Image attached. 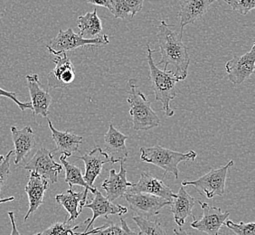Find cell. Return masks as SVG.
Listing matches in <instances>:
<instances>
[{
    "instance_id": "cell-1",
    "label": "cell",
    "mask_w": 255,
    "mask_h": 235,
    "mask_svg": "<svg viewBox=\"0 0 255 235\" xmlns=\"http://www.w3.org/2000/svg\"><path fill=\"white\" fill-rule=\"evenodd\" d=\"M157 36L161 53L160 62L157 65L164 64L163 70H167V66L172 65L176 69L175 74L186 80L190 57L188 48L183 42V31L161 21L157 28Z\"/></svg>"
},
{
    "instance_id": "cell-2",
    "label": "cell",
    "mask_w": 255,
    "mask_h": 235,
    "mask_svg": "<svg viewBox=\"0 0 255 235\" xmlns=\"http://www.w3.org/2000/svg\"><path fill=\"white\" fill-rule=\"evenodd\" d=\"M147 62L149 68V81L151 84L155 99L161 103L163 112L167 118L175 115V110L170 108V102L177 97V89L176 84L184 81L181 77L177 76L173 70H161L154 63L152 54L157 50L150 48V45L147 44Z\"/></svg>"
},
{
    "instance_id": "cell-3",
    "label": "cell",
    "mask_w": 255,
    "mask_h": 235,
    "mask_svg": "<svg viewBox=\"0 0 255 235\" xmlns=\"http://www.w3.org/2000/svg\"><path fill=\"white\" fill-rule=\"evenodd\" d=\"M127 102L130 107L133 128L137 131L148 130L160 125V118L151 108V103L137 87V80L129 79L126 86Z\"/></svg>"
},
{
    "instance_id": "cell-4",
    "label": "cell",
    "mask_w": 255,
    "mask_h": 235,
    "mask_svg": "<svg viewBox=\"0 0 255 235\" xmlns=\"http://www.w3.org/2000/svg\"><path fill=\"white\" fill-rule=\"evenodd\" d=\"M196 157L197 154L193 150L187 153H179L160 146L140 148L141 161L155 165L163 169L165 173H172L176 179L179 176L178 165L181 162L194 161Z\"/></svg>"
},
{
    "instance_id": "cell-5",
    "label": "cell",
    "mask_w": 255,
    "mask_h": 235,
    "mask_svg": "<svg viewBox=\"0 0 255 235\" xmlns=\"http://www.w3.org/2000/svg\"><path fill=\"white\" fill-rule=\"evenodd\" d=\"M109 43L110 39L107 34H102L93 39H85L80 34H75L72 28H68L65 31L60 30L58 34L50 41V44H47L46 47L51 54L56 56L79 47L89 45L92 47H99Z\"/></svg>"
},
{
    "instance_id": "cell-6",
    "label": "cell",
    "mask_w": 255,
    "mask_h": 235,
    "mask_svg": "<svg viewBox=\"0 0 255 235\" xmlns=\"http://www.w3.org/2000/svg\"><path fill=\"white\" fill-rule=\"evenodd\" d=\"M234 164V160H230L226 166L211 170L196 180L182 182V186H194L200 195L206 196L208 199H212L215 196H222L225 194L227 173Z\"/></svg>"
},
{
    "instance_id": "cell-7",
    "label": "cell",
    "mask_w": 255,
    "mask_h": 235,
    "mask_svg": "<svg viewBox=\"0 0 255 235\" xmlns=\"http://www.w3.org/2000/svg\"><path fill=\"white\" fill-rule=\"evenodd\" d=\"M24 168L43 177L49 184H55L58 181V176L63 170L62 165L54 161L53 152L44 147L36 151Z\"/></svg>"
},
{
    "instance_id": "cell-8",
    "label": "cell",
    "mask_w": 255,
    "mask_h": 235,
    "mask_svg": "<svg viewBox=\"0 0 255 235\" xmlns=\"http://www.w3.org/2000/svg\"><path fill=\"white\" fill-rule=\"evenodd\" d=\"M123 197L126 199L130 209L137 214V216L145 219L158 215L162 208L171 204V202L164 198L144 193L125 194Z\"/></svg>"
},
{
    "instance_id": "cell-9",
    "label": "cell",
    "mask_w": 255,
    "mask_h": 235,
    "mask_svg": "<svg viewBox=\"0 0 255 235\" xmlns=\"http://www.w3.org/2000/svg\"><path fill=\"white\" fill-rule=\"evenodd\" d=\"M226 73L228 80L234 84H242L255 73V44L246 54L234 56L226 64Z\"/></svg>"
},
{
    "instance_id": "cell-10",
    "label": "cell",
    "mask_w": 255,
    "mask_h": 235,
    "mask_svg": "<svg viewBox=\"0 0 255 235\" xmlns=\"http://www.w3.org/2000/svg\"><path fill=\"white\" fill-rule=\"evenodd\" d=\"M203 210V217L191 224L192 228L207 235H219V231L230 216L229 212H222L221 208L210 206L206 203L197 201Z\"/></svg>"
},
{
    "instance_id": "cell-11",
    "label": "cell",
    "mask_w": 255,
    "mask_h": 235,
    "mask_svg": "<svg viewBox=\"0 0 255 235\" xmlns=\"http://www.w3.org/2000/svg\"><path fill=\"white\" fill-rule=\"evenodd\" d=\"M55 67L47 75V83L49 88H66L74 83L75 70L71 59L66 53L56 55L53 60Z\"/></svg>"
},
{
    "instance_id": "cell-12",
    "label": "cell",
    "mask_w": 255,
    "mask_h": 235,
    "mask_svg": "<svg viewBox=\"0 0 255 235\" xmlns=\"http://www.w3.org/2000/svg\"><path fill=\"white\" fill-rule=\"evenodd\" d=\"M144 193L148 195L158 196L168 201H172L176 194L164 182L153 177L147 172H141L139 180L136 184H132L127 189L126 194Z\"/></svg>"
},
{
    "instance_id": "cell-13",
    "label": "cell",
    "mask_w": 255,
    "mask_h": 235,
    "mask_svg": "<svg viewBox=\"0 0 255 235\" xmlns=\"http://www.w3.org/2000/svg\"><path fill=\"white\" fill-rule=\"evenodd\" d=\"M27 88L29 91L31 105L33 115H39L47 118L49 114V107L52 103V97L47 91L41 87L37 74H28L25 76Z\"/></svg>"
},
{
    "instance_id": "cell-14",
    "label": "cell",
    "mask_w": 255,
    "mask_h": 235,
    "mask_svg": "<svg viewBox=\"0 0 255 235\" xmlns=\"http://www.w3.org/2000/svg\"><path fill=\"white\" fill-rule=\"evenodd\" d=\"M127 139L128 136L116 129L113 123L110 124L108 131L104 135V152L108 155L112 164L126 161L128 156V149L126 146Z\"/></svg>"
},
{
    "instance_id": "cell-15",
    "label": "cell",
    "mask_w": 255,
    "mask_h": 235,
    "mask_svg": "<svg viewBox=\"0 0 255 235\" xmlns=\"http://www.w3.org/2000/svg\"><path fill=\"white\" fill-rule=\"evenodd\" d=\"M121 163V170L119 173L114 169L110 170L109 177L102 184V188L106 192V198L109 201L113 202L122 198L127 193V189L132 183L127 180V169L125 167L126 161Z\"/></svg>"
},
{
    "instance_id": "cell-16",
    "label": "cell",
    "mask_w": 255,
    "mask_h": 235,
    "mask_svg": "<svg viewBox=\"0 0 255 235\" xmlns=\"http://www.w3.org/2000/svg\"><path fill=\"white\" fill-rule=\"evenodd\" d=\"M84 208H88L93 211V217L89 221L88 226L85 228L84 232H88L89 228L93 226L96 219L101 216H103L105 219H108L110 216H123L128 212L126 207L115 205L113 202L109 201L99 190L94 194L93 201L86 204Z\"/></svg>"
},
{
    "instance_id": "cell-17",
    "label": "cell",
    "mask_w": 255,
    "mask_h": 235,
    "mask_svg": "<svg viewBox=\"0 0 255 235\" xmlns=\"http://www.w3.org/2000/svg\"><path fill=\"white\" fill-rule=\"evenodd\" d=\"M77 159H81L84 162V181L92 187H94L95 179L103 171V165L106 163H111L108 155L99 147H95L92 151L89 152L88 154L77 157Z\"/></svg>"
},
{
    "instance_id": "cell-18",
    "label": "cell",
    "mask_w": 255,
    "mask_h": 235,
    "mask_svg": "<svg viewBox=\"0 0 255 235\" xmlns=\"http://www.w3.org/2000/svg\"><path fill=\"white\" fill-rule=\"evenodd\" d=\"M11 133L15 147V164L18 165L36 146L34 130L29 126L21 129L13 126L11 127Z\"/></svg>"
},
{
    "instance_id": "cell-19",
    "label": "cell",
    "mask_w": 255,
    "mask_h": 235,
    "mask_svg": "<svg viewBox=\"0 0 255 235\" xmlns=\"http://www.w3.org/2000/svg\"><path fill=\"white\" fill-rule=\"evenodd\" d=\"M48 181L33 172H30L29 180L25 188L29 203V208L25 215V221H27L28 217L43 205L44 194L48 189Z\"/></svg>"
},
{
    "instance_id": "cell-20",
    "label": "cell",
    "mask_w": 255,
    "mask_h": 235,
    "mask_svg": "<svg viewBox=\"0 0 255 235\" xmlns=\"http://www.w3.org/2000/svg\"><path fill=\"white\" fill-rule=\"evenodd\" d=\"M196 203V199L186 191L185 186H181L170 204V212L174 216L176 224L179 227L185 225L186 219L189 216H191L193 220H196L195 216L192 214V210Z\"/></svg>"
},
{
    "instance_id": "cell-21",
    "label": "cell",
    "mask_w": 255,
    "mask_h": 235,
    "mask_svg": "<svg viewBox=\"0 0 255 235\" xmlns=\"http://www.w3.org/2000/svg\"><path fill=\"white\" fill-rule=\"evenodd\" d=\"M216 1L218 0H185L178 13L179 29L183 31L186 25L195 23L206 15L210 5Z\"/></svg>"
},
{
    "instance_id": "cell-22",
    "label": "cell",
    "mask_w": 255,
    "mask_h": 235,
    "mask_svg": "<svg viewBox=\"0 0 255 235\" xmlns=\"http://www.w3.org/2000/svg\"><path fill=\"white\" fill-rule=\"evenodd\" d=\"M88 190H84L81 193H76L73 190V188H70L64 194H60L55 196V201L60 206H63L69 214L67 222L70 223L72 221H75L82 210L84 209V206L87 204V196H88Z\"/></svg>"
},
{
    "instance_id": "cell-23",
    "label": "cell",
    "mask_w": 255,
    "mask_h": 235,
    "mask_svg": "<svg viewBox=\"0 0 255 235\" xmlns=\"http://www.w3.org/2000/svg\"><path fill=\"white\" fill-rule=\"evenodd\" d=\"M47 122L52 133V137L56 145V148L53 151V154L54 152H58L61 155L69 157L78 151L80 145L83 143V137L68 131L57 130L50 119H47Z\"/></svg>"
},
{
    "instance_id": "cell-24",
    "label": "cell",
    "mask_w": 255,
    "mask_h": 235,
    "mask_svg": "<svg viewBox=\"0 0 255 235\" xmlns=\"http://www.w3.org/2000/svg\"><path fill=\"white\" fill-rule=\"evenodd\" d=\"M80 35L85 39H93L102 35L103 23L99 17L96 9L87 12L84 15H80L77 21Z\"/></svg>"
},
{
    "instance_id": "cell-25",
    "label": "cell",
    "mask_w": 255,
    "mask_h": 235,
    "mask_svg": "<svg viewBox=\"0 0 255 235\" xmlns=\"http://www.w3.org/2000/svg\"><path fill=\"white\" fill-rule=\"evenodd\" d=\"M66 158L67 157L64 156V155H62L60 157V161L63 164L64 170H65V179L64 180L68 184L70 188H73V186H83L86 190L92 192L94 195L98 189L94 186L92 187V186H89L88 184L84 181L82 170L78 167L69 163L66 160Z\"/></svg>"
},
{
    "instance_id": "cell-26",
    "label": "cell",
    "mask_w": 255,
    "mask_h": 235,
    "mask_svg": "<svg viewBox=\"0 0 255 235\" xmlns=\"http://www.w3.org/2000/svg\"><path fill=\"white\" fill-rule=\"evenodd\" d=\"M132 219L139 229V235H168L159 222H151L139 216H134Z\"/></svg>"
},
{
    "instance_id": "cell-27",
    "label": "cell",
    "mask_w": 255,
    "mask_h": 235,
    "mask_svg": "<svg viewBox=\"0 0 255 235\" xmlns=\"http://www.w3.org/2000/svg\"><path fill=\"white\" fill-rule=\"evenodd\" d=\"M79 227L80 226H70L68 222L65 221L64 223H55L46 230L34 235H80L82 233H74V230Z\"/></svg>"
},
{
    "instance_id": "cell-28",
    "label": "cell",
    "mask_w": 255,
    "mask_h": 235,
    "mask_svg": "<svg viewBox=\"0 0 255 235\" xmlns=\"http://www.w3.org/2000/svg\"><path fill=\"white\" fill-rule=\"evenodd\" d=\"M224 226L230 229L236 235H255V223L241 222L236 224L233 221L226 220Z\"/></svg>"
},
{
    "instance_id": "cell-29",
    "label": "cell",
    "mask_w": 255,
    "mask_h": 235,
    "mask_svg": "<svg viewBox=\"0 0 255 235\" xmlns=\"http://www.w3.org/2000/svg\"><path fill=\"white\" fill-rule=\"evenodd\" d=\"M110 11L114 16V18L125 19L128 16L131 17L130 9L125 0H111Z\"/></svg>"
},
{
    "instance_id": "cell-30",
    "label": "cell",
    "mask_w": 255,
    "mask_h": 235,
    "mask_svg": "<svg viewBox=\"0 0 255 235\" xmlns=\"http://www.w3.org/2000/svg\"><path fill=\"white\" fill-rule=\"evenodd\" d=\"M231 8L240 13L241 15H246L255 8V0H225Z\"/></svg>"
},
{
    "instance_id": "cell-31",
    "label": "cell",
    "mask_w": 255,
    "mask_h": 235,
    "mask_svg": "<svg viewBox=\"0 0 255 235\" xmlns=\"http://www.w3.org/2000/svg\"><path fill=\"white\" fill-rule=\"evenodd\" d=\"M14 151H9L0 164V195L10 176V157Z\"/></svg>"
},
{
    "instance_id": "cell-32",
    "label": "cell",
    "mask_w": 255,
    "mask_h": 235,
    "mask_svg": "<svg viewBox=\"0 0 255 235\" xmlns=\"http://www.w3.org/2000/svg\"><path fill=\"white\" fill-rule=\"evenodd\" d=\"M123 230L122 226L110 223L107 225L99 227L98 231L92 235H123Z\"/></svg>"
},
{
    "instance_id": "cell-33",
    "label": "cell",
    "mask_w": 255,
    "mask_h": 235,
    "mask_svg": "<svg viewBox=\"0 0 255 235\" xmlns=\"http://www.w3.org/2000/svg\"><path fill=\"white\" fill-rule=\"evenodd\" d=\"M0 96L1 97H5V98H8L12 100L14 103L18 106L21 112H25V110H31L32 111V105L31 103H21L18 101V99L16 98V93H13V92H7L4 89L0 88Z\"/></svg>"
},
{
    "instance_id": "cell-34",
    "label": "cell",
    "mask_w": 255,
    "mask_h": 235,
    "mask_svg": "<svg viewBox=\"0 0 255 235\" xmlns=\"http://www.w3.org/2000/svg\"><path fill=\"white\" fill-rule=\"evenodd\" d=\"M125 1L130 9L131 17H134L139 11L142 9L144 0H125Z\"/></svg>"
},
{
    "instance_id": "cell-35",
    "label": "cell",
    "mask_w": 255,
    "mask_h": 235,
    "mask_svg": "<svg viewBox=\"0 0 255 235\" xmlns=\"http://www.w3.org/2000/svg\"><path fill=\"white\" fill-rule=\"evenodd\" d=\"M89 4L103 6L110 10L111 8V0H87Z\"/></svg>"
},
{
    "instance_id": "cell-36",
    "label": "cell",
    "mask_w": 255,
    "mask_h": 235,
    "mask_svg": "<svg viewBox=\"0 0 255 235\" xmlns=\"http://www.w3.org/2000/svg\"><path fill=\"white\" fill-rule=\"evenodd\" d=\"M121 226L123 228V235H139L137 233H135L134 231L131 230L127 225V222L121 218Z\"/></svg>"
},
{
    "instance_id": "cell-37",
    "label": "cell",
    "mask_w": 255,
    "mask_h": 235,
    "mask_svg": "<svg viewBox=\"0 0 255 235\" xmlns=\"http://www.w3.org/2000/svg\"><path fill=\"white\" fill-rule=\"evenodd\" d=\"M8 216H9L11 226H12V232H11L10 235H21L18 230H17V228H16V226H15V214L13 212H8Z\"/></svg>"
},
{
    "instance_id": "cell-38",
    "label": "cell",
    "mask_w": 255,
    "mask_h": 235,
    "mask_svg": "<svg viewBox=\"0 0 255 235\" xmlns=\"http://www.w3.org/2000/svg\"><path fill=\"white\" fill-rule=\"evenodd\" d=\"M174 233L176 235H189L187 234L186 231L184 230L181 227H178V228H175L174 229Z\"/></svg>"
},
{
    "instance_id": "cell-39",
    "label": "cell",
    "mask_w": 255,
    "mask_h": 235,
    "mask_svg": "<svg viewBox=\"0 0 255 235\" xmlns=\"http://www.w3.org/2000/svg\"><path fill=\"white\" fill-rule=\"evenodd\" d=\"M99 227H96V228H94L93 230L88 231V232H84V233H82L80 235H94V233H96L97 231H98Z\"/></svg>"
},
{
    "instance_id": "cell-40",
    "label": "cell",
    "mask_w": 255,
    "mask_h": 235,
    "mask_svg": "<svg viewBox=\"0 0 255 235\" xmlns=\"http://www.w3.org/2000/svg\"><path fill=\"white\" fill-rule=\"evenodd\" d=\"M15 200V197L14 196H11L8 198H3V199H0V204H3V203H7V202L14 201Z\"/></svg>"
},
{
    "instance_id": "cell-41",
    "label": "cell",
    "mask_w": 255,
    "mask_h": 235,
    "mask_svg": "<svg viewBox=\"0 0 255 235\" xmlns=\"http://www.w3.org/2000/svg\"><path fill=\"white\" fill-rule=\"evenodd\" d=\"M4 158H5V156H3V155H0V164H1L2 161L4 160Z\"/></svg>"
}]
</instances>
